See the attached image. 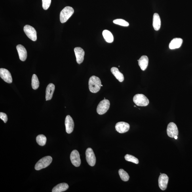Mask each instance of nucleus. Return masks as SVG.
<instances>
[{"mask_svg": "<svg viewBox=\"0 0 192 192\" xmlns=\"http://www.w3.org/2000/svg\"><path fill=\"white\" fill-rule=\"evenodd\" d=\"M102 83L99 78L93 75L91 77L89 81V88L90 92L92 93L98 92L100 89Z\"/></svg>", "mask_w": 192, "mask_h": 192, "instance_id": "1", "label": "nucleus"}, {"mask_svg": "<svg viewBox=\"0 0 192 192\" xmlns=\"http://www.w3.org/2000/svg\"><path fill=\"white\" fill-rule=\"evenodd\" d=\"M74 12V10L72 7H66L61 11L60 14V20L61 23L66 22L71 17Z\"/></svg>", "mask_w": 192, "mask_h": 192, "instance_id": "2", "label": "nucleus"}, {"mask_svg": "<svg viewBox=\"0 0 192 192\" xmlns=\"http://www.w3.org/2000/svg\"><path fill=\"white\" fill-rule=\"evenodd\" d=\"M52 161V158L50 156L44 157L37 162L35 166V169L39 170L49 166Z\"/></svg>", "mask_w": 192, "mask_h": 192, "instance_id": "3", "label": "nucleus"}, {"mask_svg": "<svg viewBox=\"0 0 192 192\" xmlns=\"http://www.w3.org/2000/svg\"><path fill=\"white\" fill-rule=\"evenodd\" d=\"M133 101L135 104L138 106H147L149 103L148 99L144 95L142 94L135 95L134 97Z\"/></svg>", "mask_w": 192, "mask_h": 192, "instance_id": "4", "label": "nucleus"}, {"mask_svg": "<svg viewBox=\"0 0 192 192\" xmlns=\"http://www.w3.org/2000/svg\"><path fill=\"white\" fill-rule=\"evenodd\" d=\"M110 106V102L108 100L105 99L101 101L96 109L97 112L99 115H103L106 113Z\"/></svg>", "mask_w": 192, "mask_h": 192, "instance_id": "5", "label": "nucleus"}, {"mask_svg": "<svg viewBox=\"0 0 192 192\" xmlns=\"http://www.w3.org/2000/svg\"><path fill=\"white\" fill-rule=\"evenodd\" d=\"M24 31L27 36L31 40L34 41L37 40V31L34 27L27 25L24 27Z\"/></svg>", "mask_w": 192, "mask_h": 192, "instance_id": "6", "label": "nucleus"}, {"mask_svg": "<svg viewBox=\"0 0 192 192\" xmlns=\"http://www.w3.org/2000/svg\"><path fill=\"white\" fill-rule=\"evenodd\" d=\"M86 161L89 165L92 166H94L96 163V159L93 149L89 148L86 150Z\"/></svg>", "mask_w": 192, "mask_h": 192, "instance_id": "7", "label": "nucleus"}, {"mask_svg": "<svg viewBox=\"0 0 192 192\" xmlns=\"http://www.w3.org/2000/svg\"><path fill=\"white\" fill-rule=\"evenodd\" d=\"M167 133L169 137L174 138L176 136H178L179 134L178 127L176 124L173 122H170L167 127Z\"/></svg>", "mask_w": 192, "mask_h": 192, "instance_id": "8", "label": "nucleus"}, {"mask_svg": "<svg viewBox=\"0 0 192 192\" xmlns=\"http://www.w3.org/2000/svg\"><path fill=\"white\" fill-rule=\"evenodd\" d=\"M70 159L73 165L75 167H79L81 164V160L79 152L74 150L72 152L70 155Z\"/></svg>", "mask_w": 192, "mask_h": 192, "instance_id": "9", "label": "nucleus"}, {"mask_svg": "<svg viewBox=\"0 0 192 192\" xmlns=\"http://www.w3.org/2000/svg\"><path fill=\"white\" fill-rule=\"evenodd\" d=\"M129 124L124 122H120L116 124V130L120 134H123L127 132L130 129Z\"/></svg>", "mask_w": 192, "mask_h": 192, "instance_id": "10", "label": "nucleus"}, {"mask_svg": "<svg viewBox=\"0 0 192 192\" xmlns=\"http://www.w3.org/2000/svg\"><path fill=\"white\" fill-rule=\"evenodd\" d=\"M0 77L6 83H11L12 82L11 73L7 69L3 68L0 69Z\"/></svg>", "mask_w": 192, "mask_h": 192, "instance_id": "11", "label": "nucleus"}, {"mask_svg": "<svg viewBox=\"0 0 192 192\" xmlns=\"http://www.w3.org/2000/svg\"><path fill=\"white\" fill-rule=\"evenodd\" d=\"M168 177L165 174H161L158 179V183L160 188L162 190H165L167 187L168 182Z\"/></svg>", "mask_w": 192, "mask_h": 192, "instance_id": "12", "label": "nucleus"}, {"mask_svg": "<svg viewBox=\"0 0 192 192\" xmlns=\"http://www.w3.org/2000/svg\"><path fill=\"white\" fill-rule=\"evenodd\" d=\"M65 124L67 133H71L73 131L75 124L72 118L70 116H67L65 119Z\"/></svg>", "mask_w": 192, "mask_h": 192, "instance_id": "13", "label": "nucleus"}, {"mask_svg": "<svg viewBox=\"0 0 192 192\" xmlns=\"http://www.w3.org/2000/svg\"><path fill=\"white\" fill-rule=\"evenodd\" d=\"M74 51L77 63L78 64H81L84 61L85 52L82 48L80 47L75 48Z\"/></svg>", "mask_w": 192, "mask_h": 192, "instance_id": "14", "label": "nucleus"}, {"mask_svg": "<svg viewBox=\"0 0 192 192\" xmlns=\"http://www.w3.org/2000/svg\"><path fill=\"white\" fill-rule=\"evenodd\" d=\"M19 57L21 61H25L27 57V52L24 46L21 45H18L16 46Z\"/></svg>", "mask_w": 192, "mask_h": 192, "instance_id": "15", "label": "nucleus"}, {"mask_svg": "<svg viewBox=\"0 0 192 192\" xmlns=\"http://www.w3.org/2000/svg\"><path fill=\"white\" fill-rule=\"evenodd\" d=\"M183 40L180 38H176L173 39L169 44V48L170 49L173 50L178 48L182 45Z\"/></svg>", "mask_w": 192, "mask_h": 192, "instance_id": "16", "label": "nucleus"}, {"mask_svg": "<svg viewBox=\"0 0 192 192\" xmlns=\"http://www.w3.org/2000/svg\"><path fill=\"white\" fill-rule=\"evenodd\" d=\"M55 89V86L53 84L50 83L47 86L46 91V100H51Z\"/></svg>", "mask_w": 192, "mask_h": 192, "instance_id": "17", "label": "nucleus"}, {"mask_svg": "<svg viewBox=\"0 0 192 192\" xmlns=\"http://www.w3.org/2000/svg\"><path fill=\"white\" fill-rule=\"evenodd\" d=\"M138 62L139 66H140L141 70L145 71L147 68L148 64V58L146 56H142L138 60Z\"/></svg>", "mask_w": 192, "mask_h": 192, "instance_id": "18", "label": "nucleus"}, {"mask_svg": "<svg viewBox=\"0 0 192 192\" xmlns=\"http://www.w3.org/2000/svg\"><path fill=\"white\" fill-rule=\"evenodd\" d=\"M153 26L156 31L159 30L161 26V20L159 14L157 13L154 14L153 16Z\"/></svg>", "mask_w": 192, "mask_h": 192, "instance_id": "19", "label": "nucleus"}, {"mask_svg": "<svg viewBox=\"0 0 192 192\" xmlns=\"http://www.w3.org/2000/svg\"><path fill=\"white\" fill-rule=\"evenodd\" d=\"M111 71L116 79L120 82H122L124 81V77L123 75L120 72L119 69L117 67H112L111 69Z\"/></svg>", "mask_w": 192, "mask_h": 192, "instance_id": "20", "label": "nucleus"}, {"mask_svg": "<svg viewBox=\"0 0 192 192\" xmlns=\"http://www.w3.org/2000/svg\"><path fill=\"white\" fill-rule=\"evenodd\" d=\"M69 186L66 183H62L54 187L52 190V192H61L66 191L68 189Z\"/></svg>", "mask_w": 192, "mask_h": 192, "instance_id": "21", "label": "nucleus"}, {"mask_svg": "<svg viewBox=\"0 0 192 192\" xmlns=\"http://www.w3.org/2000/svg\"><path fill=\"white\" fill-rule=\"evenodd\" d=\"M103 35L105 40L107 43H112L113 42V36L110 31L105 30L103 31Z\"/></svg>", "mask_w": 192, "mask_h": 192, "instance_id": "22", "label": "nucleus"}, {"mask_svg": "<svg viewBox=\"0 0 192 192\" xmlns=\"http://www.w3.org/2000/svg\"><path fill=\"white\" fill-rule=\"evenodd\" d=\"M39 81L37 75L33 74L32 78L31 85L33 89L36 90L39 86Z\"/></svg>", "mask_w": 192, "mask_h": 192, "instance_id": "23", "label": "nucleus"}, {"mask_svg": "<svg viewBox=\"0 0 192 192\" xmlns=\"http://www.w3.org/2000/svg\"><path fill=\"white\" fill-rule=\"evenodd\" d=\"M36 141L38 144L40 146H44L46 144L47 138L44 135L40 134L37 137Z\"/></svg>", "mask_w": 192, "mask_h": 192, "instance_id": "24", "label": "nucleus"}, {"mask_svg": "<svg viewBox=\"0 0 192 192\" xmlns=\"http://www.w3.org/2000/svg\"><path fill=\"white\" fill-rule=\"evenodd\" d=\"M119 173L120 178L124 181H127L129 180L130 176L123 169H120Z\"/></svg>", "mask_w": 192, "mask_h": 192, "instance_id": "25", "label": "nucleus"}, {"mask_svg": "<svg viewBox=\"0 0 192 192\" xmlns=\"http://www.w3.org/2000/svg\"><path fill=\"white\" fill-rule=\"evenodd\" d=\"M124 158L127 161L131 162L136 164H138L139 163V161L138 158L132 155L127 154L124 156Z\"/></svg>", "mask_w": 192, "mask_h": 192, "instance_id": "26", "label": "nucleus"}, {"mask_svg": "<svg viewBox=\"0 0 192 192\" xmlns=\"http://www.w3.org/2000/svg\"><path fill=\"white\" fill-rule=\"evenodd\" d=\"M113 23L119 25L123 26H128L129 25V23L125 20L122 19H117L114 20Z\"/></svg>", "mask_w": 192, "mask_h": 192, "instance_id": "27", "label": "nucleus"}, {"mask_svg": "<svg viewBox=\"0 0 192 192\" xmlns=\"http://www.w3.org/2000/svg\"><path fill=\"white\" fill-rule=\"evenodd\" d=\"M51 0H42V6L44 10L48 9L51 3Z\"/></svg>", "mask_w": 192, "mask_h": 192, "instance_id": "28", "label": "nucleus"}, {"mask_svg": "<svg viewBox=\"0 0 192 192\" xmlns=\"http://www.w3.org/2000/svg\"><path fill=\"white\" fill-rule=\"evenodd\" d=\"M0 118L6 123L8 121V117L7 114L2 112L0 113Z\"/></svg>", "mask_w": 192, "mask_h": 192, "instance_id": "29", "label": "nucleus"}, {"mask_svg": "<svg viewBox=\"0 0 192 192\" xmlns=\"http://www.w3.org/2000/svg\"><path fill=\"white\" fill-rule=\"evenodd\" d=\"M174 138L175 139H176V140H177V139H178V137H177V136H176L174 137Z\"/></svg>", "mask_w": 192, "mask_h": 192, "instance_id": "30", "label": "nucleus"}, {"mask_svg": "<svg viewBox=\"0 0 192 192\" xmlns=\"http://www.w3.org/2000/svg\"><path fill=\"white\" fill-rule=\"evenodd\" d=\"M134 107H136V106H135V105H134Z\"/></svg>", "mask_w": 192, "mask_h": 192, "instance_id": "31", "label": "nucleus"}, {"mask_svg": "<svg viewBox=\"0 0 192 192\" xmlns=\"http://www.w3.org/2000/svg\"><path fill=\"white\" fill-rule=\"evenodd\" d=\"M103 86L102 85V86Z\"/></svg>", "mask_w": 192, "mask_h": 192, "instance_id": "32", "label": "nucleus"}]
</instances>
